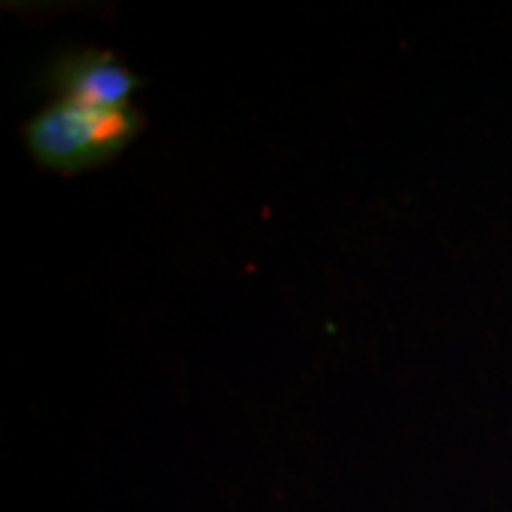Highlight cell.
I'll return each mask as SVG.
<instances>
[{
    "mask_svg": "<svg viewBox=\"0 0 512 512\" xmlns=\"http://www.w3.org/2000/svg\"><path fill=\"white\" fill-rule=\"evenodd\" d=\"M143 128L145 114L133 105L100 110L55 100L22 126V136L41 169L74 176L112 162Z\"/></svg>",
    "mask_w": 512,
    "mask_h": 512,
    "instance_id": "6da1fadb",
    "label": "cell"
},
{
    "mask_svg": "<svg viewBox=\"0 0 512 512\" xmlns=\"http://www.w3.org/2000/svg\"><path fill=\"white\" fill-rule=\"evenodd\" d=\"M43 86L57 100L79 102L100 110H117L131 105V95L143 86L124 62L110 50L69 48L57 53L43 69Z\"/></svg>",
    "mask_w": 512,
    "mask_h": 512,
    "instance_id": "7a4b0ae2",
    "label": "cell"
}]
</instances>
